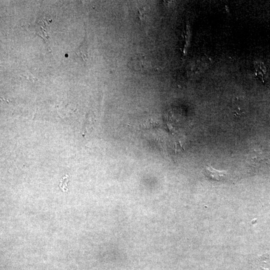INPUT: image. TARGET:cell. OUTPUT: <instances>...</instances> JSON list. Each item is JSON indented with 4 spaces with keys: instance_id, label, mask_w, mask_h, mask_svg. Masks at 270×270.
<instances>
[{
    "instance_id": "6da1fadb",
    "label": "cell",
    "mask_w": 270,
    "mask_h": 270,
    "mask_svg": "<svg viewBox=\"0 0 270 270\" xmlns=\"http://www.w3.org/2000/svg\"><path fill=\"white\" fill-rule=\"evenodd\" d=\"M128 65L130 70L139 72H147L151 68L150 62L142 54L132 56L128 61Z\"/></svg>"
},
{
    "instance_id": "3957f363",
    "label": "cell",
    "mask_w": 270,
    "mask_h": 270,
    "mask_svg": "<svg viewBox=\"0 0 270 270\" xmlns=\"http://www.w3.org/2000/svg\"><path fill=\"white\" fill-rule=\"evenodd\" d=\"M87 48V44L84 41L76 51V54L80 56L84 61H86L88 58Z\"/></svg>"
},
{
    "instance_id": "7a4b0ae2",
    "label": "cell",
    "mask_w": 270,
    "mask_h": 270,
    "mask_svg": "<svg viewBox=\"0 0 270 270\" xmlns=\"http://www.w3.org/2000/svg\"><path fill=\"white\" fill-rule=\"evenodd\" d=\"M227 172L226 170H216L210 166H206L205 168L206 176L214 181L220 182L224 180L227 176Z\"/></svg>"
},
{
    "instance_id": "277c9868",
    "label": "cell",
    "mask_w": 270,
    "mask_h": 270,
    "mask_svg": "<svg viewBox=\"0 0 270 270\" xmlns=\"http://www.w3.org/2000/svg\"><path fill=\"white\" fill-rule=\"evenodd\" d=\"M254 68L256 71V74L264 80L266 74V69L262 63L256 62L254 63Z\"/></svg>"
}]
</instances>
